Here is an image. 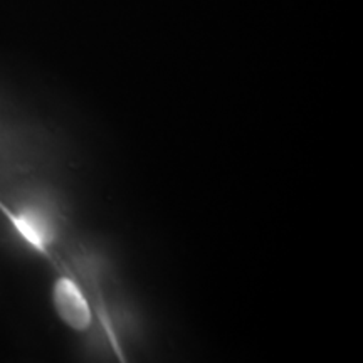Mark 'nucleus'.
Returning <instances> with one entry per match:
<instances>
[{"label":"nucleus","instance_id":"nucleus-1","mask_svg":"<svg viewBox=\"0 0 363 363\" xmlns=\"http://www.w3.org/2000/svg\"><path fill=\"white\" fill-rule=\"evenodd\" d=\"M54 306L57 315L72 330L83 331L91 323V310L81 289L69 278H59L54 284Z\"/></svg>","mask_w":363,"mask_h":363}]
</instances>
